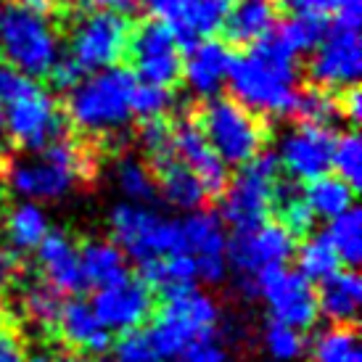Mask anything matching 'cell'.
<instances>
[{"instance_id":"5b68a950","label":"cell","mask_w":362,"mask_h":362,"mask_svg":"<svg viewBox=\"0 0 362 362\" xmlns=\"http://www.w3.org/2000/svg\"><path fill=\"white\" fill-rule=\"evenodd\" d=\"M0 53L11 69L24 77H51L61 61L59 32L45 13H32L19 6L0 8Z\"/></svg>"},{"instance_id":"52a82bcc","label":"cell","mask_w":362,"mask_h":362,"mask_svg":"<svg viewBox=\"0 0 362 362\" xmlns=\"http://www.w3.org/2000/svg\"><path fill=\"white\" fill-rule=\"evenodd\" d=\"M220 325V307L199 288L167 293L159 315L153 317L151 336L161 360H172L185 346L199 341L204 336H214Z\"/></svg>"},{"instance_id":"2e32d148","label":"cell","mask_w":362,"mask_h":362,"mask_svg":"<svg viewBox=\"0 0 362 362\" xmlns=\"http://www.w3.org/2000/svg\"><path fill=\"white\" fill-rule=\"evenodd\" d=\"M182 254L193 257L199 281L220 283L228 272V235L217 211H191L180 220Z\"/></svg>"},{"instance_id":"f1b7e54d","label":"cell","mask_w":362,"mask_h":362,"mask_svg":"<svg viewBox=\"0 0 362 362\" xmlns=\"http://www.w3.org/2000/svg\"><path fill=\"white\" fill-rule=\"evenodd\" d=\"M304 202L312 209L315 217L322 220H333L344 214L346 209L354 206V188H349L341 177H331V175H322L317 180H312L304 191Z\"/></svg>"},{"instance_id":"8992f818","label":"cell","mask_w":362,"mask_h":362,"mask_svg":"<svg viewBox=\"0 0 362 362\" xmlns=\"http://www.w3.org/2000/svg\"><path fill=\"white\" fill-rule=\"evenodd\" d=\"M109 228L114 233V243L138 264L182 254L180 220L164 217L148 204H117L109 214Z\"/></svg>"},{"instance_id":"f5cc1de1","label":"cell","mask_w":362,"mask_h":362,"mask_svg":"<svg viewBox=\"0 0 362 362\" xmlns=\"http://www.w3.org/2000/svg\"><path fill=\"white\" fill-rule=\"evenodd\" d=\"M13 6H19L24 11H32V13H48L53 6V0H13Z\"/></svg>"},{"instance_id":"8fae6325","label":"cell","mask_w":362,"mask_h":362,"mask_svg":"<svg viewBox=\"0 0 362 362\" xmlns=\"http://www.w3.org/2000/svg\"><path fill=\"white\" fill-rule=\"evenodd\" d=\"M249 291L259 293L272 320L291 325L296 331L312 328L320 315L312 283L299 270H288L286 264L259 272L254 283H249Z\"/></svg>"},{"instance_id":"4316f807","label":"cell","mask_w":362,"mask_h":362,"mask_svg":"<svg viewBox=\"0 0 362 362\" xmlns=\"http://www.w3.org/2000/svg\"><path fill=\"white\" fill-rule=\"evenodd\" d=\"M3 228L13 254H27L45 241V235L51 233V220L40 204L19 202L8 211V217H3Z\"/></svg>"},{"instance_id":"4fadbf2b","label":"cell","mask_w":362,"mask_h":362,"mask_svg":"<svg viewBox=\"0 0 362 362\" xmlns=\"http://www.w3.org/2000/svg\"><path fill=\"white\" fill-rule=\"evenodd\" d=\"M362 71V45L357 27L333 24L325 30L320 42L315 45L310 61L312 82L322 90L333 88H352L360 82Z\"/></svg>"},{"instance_id":"60d3db41","label":"cell","mask_w":362,"mask_h":362,"mask_svg":"<svg viewBox=\"0 0 362 362\" xmlns=\"http://www.w3.org/2000/svg\"><path fill=\"white\" fill-rule=\"evenodd\" d=\"M114 357L117 362H161V354L156 352L151 336L146 331H127L114 344Z\"/></svg>"},{"instance_id":"d6986e66","label":"cell","mask_w":362,"mask_h":362,"mask_svg":"<svg viewBox=\"0 0 362 362\" xmlns=\"http://www.w3.org/2000/svg\"><path fill=\"white\" fill-rule=\"evenodd\" d=\"M233 53L225 42L214 40H199L188 45V53L182 59L180 77H185V85L202 98H214L217 93L228 85L230 74Z\"/></svg>"},{"instance_id":"d590c367","label":"cell","mask_w":362,"mask_h":362,"mask_svg":"<svg viewBox=\"0 0 362 362\" xmlns=\"http://www.w3.org/2000/svg\"><path fill=\"white\" fill-rule=\"evenodd\" d=\"M264 349L275 362H296L307 349L302 331L272 320L264 331Z\"/></svg>"},{"instance_id":"ffe728a7","label":"cell","mask_w":362,"mask_h":362,"mask_svg":"<svg viewBox=\"0 0 362 362\" xmlns=\"http://www.w3.org/2000/svg\"><path fill=\"white\" fill-rule=\"evenodd\" d=\"M53 328L61 336V341L69 344L77 352L88 354V357L103 354L111 346V333L95 317L90 304L82 302V299H69V302L61 304Z\"/></svg>"},{"instance_id":"f907efd6","label":"cell","mask_w":362,"mask_h":362,"mask_svg":"<svg viewBox=\"0 0 362 362\" xmlns=\"http://www.w3.org/2000/svg\"><path fill=\"white\" fill-rule=\"evenodd\" d=\"M135 3H143V6L151 11V13H156L159 19H167L177 0H135Z\"/></svg>"},{"instance_id":"ee69618b","label":"cell","mask_w":362,"mask_h":362,"mask_svg":"<svg viewBox=\"0 0 362 362\" xmlns=\"http://www.w3.org/2000/svg\"><path fill=\"white\" fill-rule=\"evenodd\" d=\"M336 13V24L344 27H357L362 21V0H331V8Z\"/></svg>"},{"instance_id":"b9f144b4","label":"cell","mask_w":362,"mask_h":362,"mask_svg":"<svg viewBox=\"0 0 362 362\" xmlns=\"http://www.w3.org/2000/svg\"><path fill=\"white\" fill-rule=\"evenodd\" d=\"M141 148L146 151L148 161H159L175 153L172 148V127L164 119H148L141 130Z\"/></svg>"},{"instance_id":"5bb4252c","label":"cell","mask_w":362,"mask_h":362,"mask_svg":"<svg viewBox=\"0 0 362 362\" xmlns=\"http://www.w3.org/2000/svg\"><path fill=\"white\" fill-rule=\"evenodd\" d=\"M296 252L293 235L281 222H262L254 228H243L235 230L230 241H228V264H233L246 278H257L259 272L272 270V267H283Z\"/></svg>"},{"instance_id":"836d02e7","label":"cell","mask_w":362,"mask_h":362,"mask_svg":"<svg viewBox=\"0 0 362 362\" xmlns=\"http://www.w3.org/2000/svg\"><path fill=\"white\" fill-rule=\"evenodd\" d=\"M293 254H296V262H299V272H302L310 283L325 281V278L333 275V272L339 270V264H341L325 235H312V238H307V241L299 246V252H293Z\"/></svg>"},{"instance_id":"db71d44e","label":"cell","mask_w":362,"mask_h":362,"mask_svg":"<svg viewBox=\"0 0 362 362\" xmlns=\"http://www.w3.org/2000/svg\"><path fill=\"white\" fill-rule=\"evenodd\" d=\"M56 362H109V360H88V357H66V360H56Z\"/></svg>"},{"instance_id":"484cf974","label":"cell","mask_w":362,"mask_h":362,"mask_svg":"<svg viewBox=\"0 0 362 362\" xmlns=\"http://www.w3.org/2000/svg\"><path fill=\"white\" fill-rule=\"evenodd\" d=\"M77 254H80L82 283L93 286L95 291L127 278V257L114 241L90 238L77 249Z\"/></svg>"},{"instance_id":"ba28073f","label":"cell","mask_w":362,"mask_h":362,"mask_svg":"<svg viewBox=\"0 0 362 362\" xmlns=\"http://www.w3.org/2000/svg\"><path fill=\"white\" fill-rule=\"evenodd\" d=\"M199 130L228 167H243L262 153L267 130L254 111L233 98H211L199 114Z\"/></svg>"},{"instance_id":"3957f363","label":"cell","mask_w":362,"mask_h":362,"mask_svg":"<svg viewBox=\"0 0 362 362\" xmlns=\"http://www.w3.org/2000/svg\"><path fill=\"white\" fill-rule=\"evenodd\" d=\"M135 82V74L119 66L82 77L66 95V119L85 135H117L132 119Z\"/></svg>"},{"instance_id":"7bdbcfd3","label":"cell","mask_w":362,"mask_h":362,"mask_svg":"<svg viewBox=\"0 0 362 362\" xmlns=\"http://www.w3.org/2000/svg\"><path fill=\"white\" fill-rule=\"evenodd\" d=\"M172 362H228V349L220 336L214 333V336H204L191 346H185L180 354L172 357Z\"/></svg>"},{"instance_id":"7402d4cb","label":"cell","mask_w":362,"mask_h":362,"mask_svg":"<svg viewBox=\"0 0 362 362\" xmlns=\"http://www.w3.org/2000/svg\"><path fill=\"white\" fill-rule=\"evenodd\" d=\"M230 6L233 0H177L164 21L175 30L177 40L193 45L225 30Z\"/></svg>"},{"instance_id":"ab89813d","label":"cell","mask_w":362,"mask_h":362,"mask_svg":"<svg viewBox=\"0 0 362 362\" xmlns=\"http://www.w3.org/2000/svg\"><path fill=\"white\" fill-rule=\"evenodd\" d=\"M172 106L170 88H156V85H146V82H135L132 90V117H141L143 122L161 119Z\"/></svg>"},{"instance_id":"7c38bea8","label":"cell","mask_w":362,"mask_h":362,"mask_svg":"<svg viewBox=\"0 0 362 362\" xmlns=\"http://www.w3.org/2000/svg\"><path fill=\"white\" fill-rule=\"evenodd\" d=\"M127 51H130L132 69H135L132 74L146 85L172 88L180 80V40L164 19L143 21L141 27L130 35Z\"/></svg>"},{"instance_id":"1f68e13d","label":"cell","mask_w":362,"mask_h":362,"mask_svg":"<svg viewBox=\"0 0 362 362\" xmlns=\"http://www.w3.org/2000/svg\"><path fill=\"white\" fill-rule=\"evenodd\" d=\"M114 180H117V188L124 196V202L130 204H148L156 199V177L153 172L148 170V164L135 156H124V159L117 164V172H114Z\"/></svg>"},{"instance_id":"f6af8a7d","label":"cell","mask_w":362,"mask_h":362,"mask_svg":"<svg viewBox=\"0 0 362 362\" xmlns=\"http://www.w3.org/2000/svg\"><path fill=\"white\" fill-rule=\"evenodd\" d=\"M0 362H30L21 341L6 325H0Z\"/></svg>"},{"instance_id":"ac0fdd59","label":"cell","mask_w":362,"mask_h":362,"mask_svg":"<svg viewBox=\"0 0 362 362\" xmlns=\"http://www.w3.org/2000/svg\"><path fill=\"white\" fill-rule=\"evenodd\" d=\"M172 148L175 156L202 180L206 196H217L228 185V164L214 153L196 122H180L172 127Z\"/></svg>"},{"instance_id":"f35d334b","label":"cell","mask_w":362,"mask_h":362,"mask_svg":"<svg viewBox=\"0 0 362 362\" xmlns=\"http://www.w3.org/2000/svg\"><path fill=\"white\" fill-rule=\"evenodd\" d=\"M61 304H64L61 302V293L53 291L48 283L30 286L27 296H24V312H27V317H32V320L45 325V328H53V322L59 317Z\"/></svg>"},{"instance_id":"44dd1931","label":"cell","mask_w":362,"mask_h":362,"mask_svg":"<svg viewBox=\"0 0 362 362\" xmlns=\"http://www.w3.org/2000/svg\"><path fill=\"white\" fill-rule=\"evenodd\" d=\"M35 252H37V270L53 291L80 293L85 288L80 272V254L69 235L48 233L45 241Z\"/></svg>"},{"instance_id":"e575fe53","label":"cell","mask_w":362,"mask_h":362,"mask_svg":"<svg viewBox=\"0 0 362 362\" xmlns=\"http://www.w3.org/2000/svg\"><path fill=\"white\" fill-rule=\"evenodd\" d=\"M331 170H336V177H341L349 188H360L362 182V141L357 132H344L341 138H336L333 146Z\"/></svg>"},{"instance_id":"c3c4849f","label":"cell","mask_w":362,"mask_h":362,"mask_svg":"<svg viewBox=\"0 0 362 362\" xmlns=\"http://www.w3.org/2000/svg\"><path fill=\"white\" fill-rule=\"evenodd\" d=\"M275 6H286L293 13H310V16H322L331 8V0H272Z\"/></svg>"},{"instance_id":"7dc6e473","label":"cell","mask_w":362,"mask_h":362,"mask_svg":"<svg viewBox=\"0 0 362 362\" xmlns=\"http://www.w3.org/2000/svg\"><path fill=\"white\" fill-rule=\"evenodd\" d=\"M51 77H53V85H56V88H61V90H71V88L82 80V71L77 69L69 59H61L59 64H56V69L51 71Z\"/></svg>"},{"instance_id":"74e56055","label":"cell","mask_w":362,"mask_h":362,"mask_svg":"<svg viewBox=\"0 0 362 362\" xmlns=\"http://www.w3.org/2000/svg\"><path fill=\"white\" fill-rule=\"evenodd\" d=\"M275 206L281 211V225L291 233L293 238H296V235H307V233L312 230L315 214H312V209L307 206V202H304L302 196H296V193L281 188Z\"/></svg>"},{"instance_id":"11a10c76","label":"cell","mask_w":362,"mask_h":362,"mask_svg":"<svg viewBox=\"0 0 362 362\" xmlns=\"http://www.w3.org/2000/svg\"><path fill=\"white\" fill-rule=\"evenodd\" d=\"M6 138V127H3V103H0V141Z\"/></svg>"},{"instance_id":"4dcf8cb0","label":"cell","mask_w":362,"mask_h":362,"mask_svg":"<svg viewBox=\"0 0 362 362\" xmlns=\"http://www.w3.org/2000/svg\"><path fill=\"white\" fill-rule=\"evenodd\" d=\"M325 238L333 246V252L341 264L357 267L362 259V214L360 209H346L344 214L328 222Z\"/></svg>"},{"instance_id":"9a60e30c","label":"cell","mask_w":362,"mask_h":362,"mask_svg":"<svg viewBox=\"0 0 362 362\" xmlns=\"http://www.w3.org/2000/svg\"><path fill=\"white\" fill-rule=\"evenodd\" d=\"M333 146L336 135L328 124H310L302 122L291 130L283 132L278 143V164L293 180L312 182L331 172Z\"/></svg>"},{"instance_id":"bcb514c9","label":"cell","mask_w":362,"mask_h":362,"mask_svg":"<svg viewBox=\"0 0 362 362\" xmlns=\"http://www.w3.org/2000/svg\"><path fill=\"white\" fill-rule=\"evenodd\" d=\"M339 114L346 117L352 124H360L362 122V90L357 88V85L346 88V93L341 95V101H339Z\"/></svg>"},{"instance_id":"cb8c5ba5","label":"cell","mask_w":362,"mask_h":362,"mask_svg":"<svg viewBox=\"0 0 362 362\" xmlns=\"http://www.w3.org/2000/svg\"><path fill=\"white\" fill-rule=\"evenodd\" d=\"M153 177H156V191L164 196V202L180 211H196L206 199L202 180L182 164L175 153L164 159L153 161Z\"/></svg>"},{"instance_id":"9c48e42d","label":"cell","mask_w":362,"mask_h":362,"mask_svg":"<svg viewBox=\"0 0 362 362\" xmlns=\"http://www.w3.org/2000/svg\"><path fill=\"white\" fill-rule=\"evenodd\" d=\"M281 164L270 153H259L246 161L222 196V217L235 230L267 222L278 193H281Z\"/></svg>"},{"instance_id":"e0dca14e","label":"cell","mask_w":362,"mask_h":362,"mask_svg":"<svg viewBox=\"0 0 362 362\" xmlns=\"http://www.w3.org/2000/svg\"><path fill=\"white\" fill-rule=\"evenodd\" d=\"M90 307L109 333H127L141 328L143 322L148 320L153 310V296L146 283L127 275L111 286L98 288Z\"/></svg>"},{"instance_id":"277c9868","label":"cell","mask_w":362,"mask_h":362,"mask_svg":"<svg viewBox=\"0 0 362 362\" xmlns=\"http://www.w3.org/2000/svg\"><path fill=\"white\" fill-rule=\"evenodd\" d=\"M88 156L80 146L61 138L32 156L11 161L6 182L21 202H61L88 175Z\"/></svg>"},{"instance_id":"816d5d0a","label":"cell","mask_w":362,"mask_h":362,"mask_svg":"<svg viewBox=\"0 0 362 362\" xmlns=\"http://www.w3.org/2000/svg\"><path fill=\"white\" fill-rule=\"evenodd\" d=\"M95 8L101 11H117V13H127L135 6V0H90Z\"/></svg>"},{"instance_id":"83f0119b","label":"cell","mask_w":362,"mask_h":362,"mask_svg":"<svg viewBox=\"0 0 362 362\" xmlns=\"http://www.w3.org/2000/svg\"><path fill=\"white\" fill-rule=\"evenodd\" d=\"M141 267L143 283L148 288H156V291L164 293L196 288V281H199V267L188 254H170V257L153 259L148 264H141Z\"/></svg>"},{"instance_id":"d4e9b609","label":"cell","mask_w":362,"mask_h":362,"mask_svg":"<svg viewBox=\"0 0 362 362\" xmlns=\"http://www.w3.org/2000/svg\"><path fill=\"white\" fill-rule=\"evenodd\" d=\"M278 27V6L272 0H233L225 32L230 42L254 45Z\"/></svg>"},{"instance_id":"f546056e","label":"cell","mask_w":362,"mask_h":362,"mask_svg":"<svg viewBox=\"0 0 362 362\" xmlns=\"http://www.w3.org/2000/svg\"><path fill=\"white\" fill-rule=\"evenodd\" d=\"M310 362H362L360 336L349 325H331L312 339Z\"/></svg>"},{"instance_id":"681fc988","label":"cell","mask_w":362,"mask_h":362,"mask_svg":"<svg viewBox=\"0 0 362 362\" xmlns=\"http://www.w3.org/2000/svg\"><path fill=\"white\" fill-rule=\"evenodd\" d=\"M16 267H19L16 254H13V252H0V299H3V293H6V288H8L11 278L16 275Z\"/></svg>"},{"instance_id":"603a6c76","label":"cell","mask_w":362,"mask_h":362,"mask_svg":"<svg viewBox=\"0 0 362 362\" xmlns=\"http://www.w3.org/2000/svg\"><path fill=\"white\" fill-rule=\"evenodd\" d=\"M317 296V312L333 325H352L362 307V278L354 267L336 270L320 281Z\"/></svg>"},{"instance_id":"30bf717a","label":"cell","mask_w":362,"mask_h":362,"mask_svg":"<svg viewBox=\"0 0 362 362\" xmlns=\"http://www.w3.org/2000/svg\"><path fill=\"white\" fill-rule=\"evenodd\" d=\"M130 35V21L124 13L101 8L82 13L69 32V61L82 74L117 66V61L127 53Z\"/></svg>"},{"instance_id":"d6a6232c","label":"cell","mask_w":362,"mask_h":362,"mask_svg":"<svg viewBox=\"0 0 362 362\" xmlns=\"http://www.w3.org/2000/svg\"><path fill=\"white\" fill-rule=\"evenodd\" d=\"M272 35L283 42V48H288L293 56L315 51V45L320 42L325 35V24L322 16H310V13H293L288 21H283L278 30H272Z\"/></svg>"},{"instance_id":"8d00e7d4","label":"cell","mask_w":362,"mask_h":362,"mask_svg":"<svg viewBox=\"0 0 362 362\" xmlns=\"http://www.w3.org/2000/svg\"><path fill=\"white\" fill-rule=\"evenodd\" d=\"M291 114L302 117V122H310V124H328L339 117V98H333L331 90H322V88L299 90Z\"/></svg>"},{"instance_id":"9f6ffc18","label":"cell","mask_w":362,"mask_h":362,"mask_svg":"<svg viewBox=\"0 0 362 362\" xmlns=\"http://www.w3.org/2000/svg\"><path fill=\"white\" fill-rule=\"evenodd\" d=\"M0 233H3V209H0Z\"/></svg>"},{"instance_id":"7a4b0ae2","label":"cell","mask_w":362,"mask_h":362,"mask_svg":"<svg viewBox=\"0 0 362 362\" xmlns=\"http://www.w3.org/2000/svg\"><path fill=\"white\" fill-rule=\"evenodd\" d=\"M0 103L6 135L21 151L37 153L64 138L66 117L53 95L8 64L0 66Z\"/></svg>"},{"instance_id":"6da1fadb","label":"cell","mask_w":362,"mask_h":362,"mask_svg":"<svg viewBox=\"0 0 362 362\" xmlns=\"http://www.w3.org/2000/svg\"><path fill=\"white\" fill-rule=\"evenodd\" d=\"M228 88L233 101L254 114H291L302 90L296 56L275 35H267L241 56H233Z\"/></svg>"}]
</instances>
